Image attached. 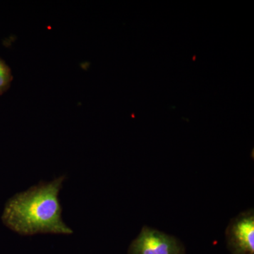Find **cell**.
<instances>
[{"instance_id": "1", "label": "cell", "mask_w": 254, "mask_h": 254, "mask_svg": "<svg viewBox=\"0 0 254 254\" xmlns=\"http://www.w3.org/2000/svg\"><path fill=\"white\" fill-rule=\"evenodd\" d=\"M64 180L62 176L53 181L41 182L10 198L1 215L5 226L25 236L72 234L62 218L59 193Z\"/></svg>"}, {"instance_id": "2", "label": "cell", "mask_w": 254, "mask_h": 254, "mask_svg": "<svg viewBox=\"0 0 254 254\" xmlns=\"http://www.w3.org/2000/svg\"><path fill=\"white\" fill-rule=\"evenodd\" d=\"M128 254H185V248L177 237L144 226L132 241Z\"/></svg>"}, {"instance_id": "3", "label": "cell", "mask_w": 254, "mask_h": 254, "mask_svg": "<svg viewBox=\"0 0 254 254\" xmlns=\"http://www.w3.org/2000/svg\"><path fill=\"white\" fill-rule=\"evenodd\" d=\"M227 248L231 254H254V211L249 209L229 222L225 231Z\"/></svg>"}, {"instance_id": "4", "label": "cell", "mask_w": 254, "mask_h": 254, "mask_svg": "<svg viewBox=\"0 0 254 254\" xmlns=\"http://www.w3.org/2000/svg\"><path fill=\"white\" fill-rule=\"evenodd\" d=\"M13 79L14 77L11 68L0 58V95L4 94L9 89Z\"/></svg>"}]
</instances>
